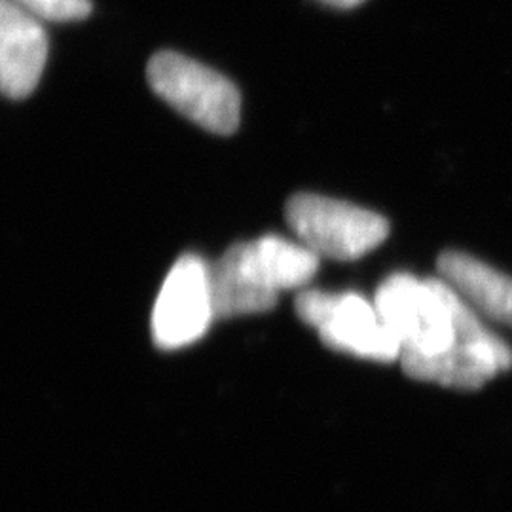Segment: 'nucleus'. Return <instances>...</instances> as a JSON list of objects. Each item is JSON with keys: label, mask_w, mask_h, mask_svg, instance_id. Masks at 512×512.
I'll return each mask as SVG.
<instances>
[{"label": "nucleus", "mask_w": 512, "mask_h": 512, "mask_svg": "<svg viewBox=\"0 0 512 512\" xmlns=\"http://www.w3.org/2000/svg\"><path fill=\"white\" fill-rule=\"evenodd\" d=\"M215 317L211 266L202 256L184 255L173 264L152 311V338L162 349L192 346Z\"/></svg>", "instance_id": "6"}, {"label": "nucleus", "mask_w": 512, "mask_h": 512, "mask_svg": "<svg viewBox=\"0 0 512 512\" xmlns=\"http://www.w3.org/2000/svg\"><path fill=\"white\" fill-rule=\"evenodd\" d=\"M48 59V35L42 21L0 0V93L25 99L35 92Z\"/></svg>", "instance_id": "7"}, {"label": "nucleus", "mask_w": 512, "mask_h": 512, "mask_svg": "<svg viewBox=\"0 0 512 512\" xmlns=\"http://www.w3.org/2000/svg\"><path fill=\"white\" fill-rule=\"evenodd\" d=\"M319 2H323V4H327V6H332V8H353V6H359L361 2H365V0H319Z\"/></svg>", "instance_id": "10"}, {"label": "nucleus", "mask_w": 512, "mask_h": 512, "mask_svg": "<svg viewBox=\"0 0 512 512\" xmlns=\"http://www.w3.org/2000/svg\"><path fill=\"white\" fill-rule=\"evenodd\" d=\"M294 238L319 258L357 260L389 236V222L365 207L321 194H296L285 207Z\"/></svg>", "instance_id": "3"}, {"label": "nucleus", "mask_w": 512, "mask_h": 512, "mask_svg": "<svg viewBox=\"0 0 512 512\" xmlns=\"http://www.w3.org/2000/svg\"><path fill=\"white\" fill-rule=\"evenodd\" d=\"M321 258L296 239L268 234L232 245L211 266L219 319L274 310L279 294L308 287Z\"/></svg>", "instance_id": "2"}, {"label": "nucleus", "mask_w": 512, "mask_h": 512, "mask_svg": "<svg viewBox=\"0 0 512 512\" xmlns=\"http://www.w3.org/2000/svg\"><path fill=\"white\" fill-rule=\"evenodd\" d=\"M298 317L317 330L327 348L359 359L393 363L401 359V346L374 302L361 294L302 291L296 296Z\"/></svg>", "instance_id": "5"}, {"label": "nucleus", "mask_w": 512, "mask_h": 512, "mask_svg": "<svg viewBox=\"0 0 512 512\" xmlns=\"http://www.w3.org/2000/svg\"><path fill=\"white\" fill-rule=\"evenodd\" d=\"M147 78L152 92L209 133L232 135L239 128L241 95L217 71L177 52H158Z\"/></svg>", "instance_id": "4"}, {"label": "nucleus", "mask_w": 512, "mask_h": 512, "mask_svg": "<svg viewBox=\"0 0 512 512\" xmlns=\"http://www.w3.org/2000/svg\"><path fill=\"white\" fill-rule=\"evenodd\" d=\"M374 306L401 346V366L442 357L484 325L482 317L440 277L389 275L376 291Z\"/></svg>", "instance_id": "1"}, {"label": "nucleus", "mask_w": 512, "mask_h": 512, "mask_svg": "<svg viewBox=\"0 0 512 512\" xmlns=\"http://www.w3.org/2000/svg\"><path fill=\"white\" fill-rule=\"evenodd\" d=\"M437 272L456 293L486 319L512 329V277L463 251H446Z\"/></svg>", "instance_id": "8"}, {"label": "nucleus", "mask_w": 512, "mask_h": 512, "mask_svg": "<svg viewBox=\"0 0 512 512\" xmlns=\"http://www.w3.org/2000/svg\"><path fill=\"white\" fill-rule=\"evenodd\" d=\"M14 2L42 23L44 21L69 23V21L86 19L92 14L90 0H14Z\"/></svg>", "instance_id": "9"}]
</instances>
